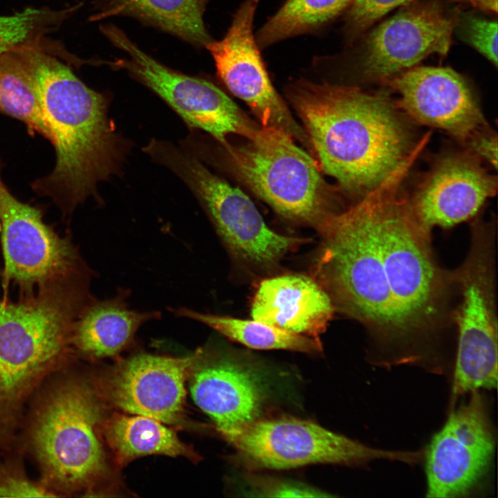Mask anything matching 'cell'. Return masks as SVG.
Here are the masks:
<instances>
[{
  "label": "cell",
  "mask_w": 498,
  "mask_h": 498,
  "mask_svg": "<svg viewBox=\"0 0 498 498\" xmlns=\"http://www.w3.org/2000/svg\"><path fill=\"white\" fill-rule=\"evenodd\" d=\"M289 97L320 169L360 198L385 181L419 141L386 92L300 80L290 88Z\"/></svg>",
  "instance_id": "6da1fadb"
},
{
  "label": "cell",
  "mask_w": 498,
  "mask_h": 498,
  "mask_svg": "<svg viewBox=\"0 0 498 498\" xmlns=\"http://www.w3.org/2000/svg\"><path fill=\"white\" fill-rule=\"evenodd\" d=\"M12 53L30 79L56 155L53 169L32 188L67 215L95 194L98 183L118 171L122 140L109 120L105 98L68 66L37 45Z\"/></svg>",
  "instance_id": "7a4b0ae2"
},
{
  "label": "cell",
  "mask_w": 498,
  "mask_h": 498,
  "mask_svg": "<svg viewBox=\"0 0 498 498\" xmlns=\"http://www.w3.org/2000/svg\"><path fill=\"white\" fill-rule=\"evenodd\" d=\"M409 165H399L374 190L378 250L394 311L405 343L427 338L450 318L452 272L434 259L431 232L417 220L400 194Z\"/></svg>",
  "instance_id": "3957f363"
},
{
  "label": "cell",
  "mask_w": 498,
  "mask_h": 498,
  "mask_svg": "<svg viewBox=\"0 0 498 498\" xmlns=\"http://www.w3.org/2000/svg\"><path fill=\"white\" fill-rule=\"evenodd\" d=\"M317 275L334 307L360 322L382 346L405 345L378 250L374 190L328 215Z\"/></svg>",
  "instance_id": "277c9868"
},
{
  "label": "cell",
  "mask_w": 498,
  "mask_h": 498,
  "mask_svg": "<svg viewBox=\"0 0 498 498\" xmlns=\"http://www.w3.org/2000/svg\"><path fill=\"white\" fill-rule=\"evenodd\" d=\"M88 280L0 299V417H6L72 345L74 322L93 298Z\"/></svg>",
  "instance_id": "5b68a950"
},
{
  "label": "cell",
  "mask_w": 498,
  "mask_h": 498,
  "mask_svg": "<svg viewBox=\"0 0 498 498\" xmlns=\"http://www.w3.org/2000/svg\"><path fill=\"white\" fill-rule=\"evenodd\" d=\"M243 145L227 147L235 170L274 210L316 227L335 212L332 189L316 161L282 129L257 127Z\"/></svg>",
  "instance_id": "8992f818"
},
{
  "label": "cell",
  "mask_w": 498,
  "mask_h": 498,
  "mask_svg": "<svg viewBox=\"0 0 498 498\" xmlns=\"http://www.w3.org/2000/svg\"><path fill=\"white\" fill-rule=\"evenodd\" d=\"M495 230L492 222L477 221L462 264L452 272L459 304L452 320L458 342L454 395L497 387V317L495 292Z\"/></svg>",
  "instance_id": "52a82bcc"
},
{
  "label": "cell",
  "mask_w": 498,
  "mask_h": 498,
  "mask_svg": "<svg viewBox=\"0 0 498 498\" xmlns=\"http://www.w3.org/2000/svg\"><path fill=\"white\" fill-rule=\"evenodd\" d=\"M102 410L93 389L70 380L55 389L39 410L31 432L37 457L61 488L89 486L106 472L98 430Z\"/></svg>",
  "instance_id": "ba28073f"
},
{
  "label": "cell",
  "mask_w": 498,
  "mask_h": 498,
  "mask_svg": "<svg viewBox=\"0 0 498 498\" xmlns=\"http://www.w3.org/2000/svg\"><path fill=\"white\" fill-rule=\"evenodd\" d=\"M251 468L286 469L310 464L360 465L385 459L413 463L418 452L367 446L308 420L259 418L222 436Z\"/></svg>",
  "instance_id": "9c48e42d"
},
{
  "label": "cell",
  "mask_w": 498,
  "mask_h": 498,
  "mask_svg": "<svg viewBox=\"0 0 498 498\" xmlns=\"http://www.w3.org/2000/svg\"><path fill=\"white\" fill-rule=\"evenodd\" d=\"M146 151L188 185L223 241L237 257L254 264L269 266L304 241L272 230L246 194L210 172L191 155L156 140Z\"/></svg>",
  "instance_id": "30bf717a"
},
{
  "label": "cell",
  "mask_w": 498,
  "mask_h": 498,
  "mask_svg": "<svg viewBox=\"0 0 498 498\" xmlns=\"http://www.w3.org/2000/svg\"><path fill=\"white\" fill-rule=\"evenodd\" d=\"M0 238L4 281L23 294L90 277L73 243L44 222L39 210L15 198L1 178Z\"/></svg>",
  "instance_id": "8fae6325"
},
{
  "label": "cell",
  "mask_w": 498,
  "mask_h": 498,
  "mask_svg": "<svg viewBox=\"0 0 498 498\" xmlns=\"http://www.w3.org/2000/svg\"><path fill=\"white\" fill-rule=\"evenodd\" d=\"M106 37L128 55L116 66L127 69L161 97L191 127L201 129L228 147L226 137L247 138L257 127L212 83L170 69L146 54L118 28L102 27Z\"/></svg>",
  "instance_id": "7c38bea8"
},
{
  "label": "cell",
  "mask_w": 498,
  "mask_h": 498,
  "mask_svg": "<svg viewBox=\"0 0 498 498\" xmlns=\"http://www.w3.org/2000/svg\"><path fill=\"white\" fill-rule=\"evenodd\" d=\"M260 0H245L225 35L205 48L215 63L219 78L235 96L244 101L261 126L283 130L312 151L305 130L295 120L274 88L253 33Z\"/></svg>",
  "instance_id": "4fadbf2b"
},
{
  "label": "cell",
  "mask_w": 498,
  "mask_h": 498,
  "mask_svg": "<svg viewBox=\"0 0 498 498\" xmlns=\"http://www.w3.org/2000/svg\"><path fill=\"white\" fill-rule=\"evenodd\" d=\"M454 409L431 439L425 452L427 497H463L486 474L495 441L478 391Z\"/></svg>",
  "instance_id": "5bb4252c"
},
{
  "label": "cell",
  "mask_w": 498,
  "mask_h": 498,
  "mask_svg": "<svg viewBox=\"0 0 498 498\" xmlns=\"http://www.w3.org/2000/svg\"><path fill=\"white\" fill-rule=\"evenodd\" d=\"M455 24L436 1L406 6L367 35L357 68L366 80L389 81L430 55H445Z\"/></svg>",
  "instance_id": "9a60e30c"
},
{
  "label": "cell",
  "mask_w": 498,
  "mask_h": 498,
  "mask_svg": "<svg viewBox=\"0 0 498 498\" xmlns=\"http://www.w3.org/2000/svg\"><path fill=\"white\" fill-rule=\"evenodd\" d=\"M389 82L399 94L397 106L405 114L445 131L465 147L489 130L468 83L450 68L414 66Z\"/></svg>",
  "instance_id": "2e32d148"
},
{
  "label": "cell",
  "mask_w": 498,
  "mask_h": 498,
  "mask_svg": "<svg viewBox=\"0 0 498 498\" xmlns=\"http://www.w3.org/2000/svg\"><path fill=\"white\" fill-rule=\"evenodd\" d=\"M497 178L466 149L437 156L409 199L421 225L450 228L475 216L497 192Z\"/></svg>",
  "instance_id": "e0dca14e"
},
{
  "label": "cell",
  "mask_w": 498,
  "mask_h": 498,
  "mask_svg": "<svg viewBox=\"0 0 498 498\" xmlns=\"http://www.w3.org/2000/svg\"><path fill=\"white\" fill-rule=\"evenodd\" d=\"M196 356L197 350L185 357L134 355L107 374L106 396L124 412L177 424L183 418L185 381Z\"/></svg>",
  "instance_id": "ac0fdd59"
},
{
  "label": "cell",
  "mask_w": 498,
  "mask_h": 498,
  "mask_svg": "<svg viewBox=\"0 0 498 498\" xmlns=\"http://www.w3.org/2000/svg\"><path fill=\"white\" fill-rule=\"evenodd\" d=\"M256 371L228 352L197 349L190 373L191 395L221 436L260 418L266 394Z\"/></svg>",
  "instance_id": "d6986e66"
},
{
  "label": "cell",
  "mask_w": 498,
  "mask_h": 498,
  "mask_svg": "<svg viewBox=\"0 0 498 498\" xmlns=\"http://www.w3.org/2000/svg\"><path fill=\"white\" fill-rule=\"evenodd\" d=\"M335 310L327 292L300 275L264 280L255 295L252 319L287 331L318 338Z\"/></svg>",
  "instance_id": "ffe728a7"
},
{
  "label": "cell",
  "mask_w": 498,
  "mask_h": 498,
  "mask_svg": "<svg viewBox=\"0 0 498 498\" xmlns=\"http://www.w3.org/2000/svg\"><path fill=\"white\" fill-rule=\"evenodd\" d=\"M127 296L122 290L111 298L93 299L74 322L72 346L91 358L113 357L132 342L140 326L160 317L156 311L131 308Z\"/></svg>",
  "instance_id": "44dd1931"
},
{
  "label": "cell",
  "mask_w": 498,
  "mask_h": 498,
  "mask_svg": "<svg viewBox=\"0 0 498 498\" xmlns=\"http://www.w3.org/2000/svg\"><path fill=\"white\" fill-rule=\"evenodd\" d=\"M103 432L120 465L151 454L196 459L194 451L174 431L151 417L116 414L105 422Z\"/></svg>",
  "instance_id": "7402d4cb"
},
{
  "label": "cell",
  "mask_w": 498,
  "mask_h": 498,
  "mask_svg": "<svg viewBox=\"0 0 498 498\" xmlns=\"http://www.w3.org/2000/svg\"><path fill=\"white\" fill-rule=\"evenodd\" d=\"M209 0H113L98 19L131 15L147 21L187 42L205 46L213 39L203 19Z\"/></svg>",
  "instance_id": "603a6c76"
},
{
  "label": "cell",
  "mask_w": 498,
  "mask_h": 498,
  "mask_svg": "<svg viewBox=\"0 0 498 498\" xmlns=\"http://www.w3.org/2000/svg\"><path fill=\"white\" fill-rule=\"evenodd\" d=\"M178 316L201 322L227 338L256 349H286L308 353L322 351L318 338L297 334L263 322L241 320L204 313L181 307L173 309Z\"/></svg>",
  "instance_id": "cb8c5ba5"
},
{
  "label": "cell",
  "mask_w": 498,
  "mask_h": 498,
  "mask_svg": "<svg viewBox=\"0 0 498 498\" xmlns=\"http://www.w3.org/2000/svg\"><path fill=\"white\" fill-rule=\"evenodd\" d=\"M353 0H286L255 35L261 50L314 33L347 10Z\"/></svg>",
  "instance_id": "d4e9b609"
},
{
  "label": "cell",
  "mask_w": 498,
  "mask_h": 498,
  "mask_svg": "<svg viewBox=\"0 0 498 498\" xmlns=\"http://www.w3.org/2000/svg\"><path fill=\"white\" fill-rule=\"evenodd\" d=\"M0 112L18 119L50 141L30 79L12 51L0 55Z\"/></svg>",
  "instance_id": "484cf974"
},
{
  "label": "cell",
  "mask_w": 498,
  "mask_h": 498,
  "mask_svg": "<svg viewBox=\"0 0 498 498\" xmlns=\"http://www.w3.org/2000/svg\"><path fill=\"white\" fill-rule=\"evenodd\" d=\"M454 28L461 39L495 66H497V22L473 14H465Z\"/></svg>",
  "instance_id": "4316f807"
},
{
  "label": "cell",
  "mask_w": 498,
  "mask_h": 498,
  "mask_svg": "<svg viewBox=\"0 0 498 498\" xmlns=\"http://www.w3.org/2000/svg\"><path fill=\"white\" fill-rule=\"evenodd\" d=\"M416 0H353L347 10L344 35L352 42L392 10Z\"/></svg>",
  "instance_id": "83f0119b"
},
{
  "label": "cell",
  "mask_w": 498,
  "mask_h": 498,
  "mask_svg": "<svg viewBox=\"0 0 498 498\" xmlns=\"http://www.w3.org/2000/svg\"><path fill=\"white\" fill-rule=\"evenodd\" d=\"M255 492L266 497H314L331 496L305 484L274 479L272 478L253 479L251 480Z\"/></svg>",
  "instance_id": "f1b7e54d"
},
{
  "label": "cell",
  "mask_w": 498,
  "mask_h": 498,
  "mask_svg": "<svg viewBox=\"0 0 498 498\" xmlns=\"http://www.w3.org/2000/svg\"><path fill=\"white\" fill-rule=\"evenodd\" d=\"M43 487L14 474L0 470V497H54Z\"/></svg>",
  "instance_id": "f546056e"
},
{
  "label": "cell",
  "mask_w": 498,
  "mask_h": 498,
  "mask_svg": "<svg viewBox=\"0 0 498 498\" xmlns=\"http://www.w3.org/2000/svg\"><path fill=\"white\" fill-rule=\"evenodd\" d=\"M482 160H485L493 167L497 165V134L490 129L477 136L466 147Z\"/></svg>",
  "instance_id": "4dcf8cb0"
},
{
  "label": "cell",
  "mask_w": 498,
  "mask_h": 498,
  "mask_svg": "<svg viewBox=\"0 0 498 498\" xmlns=\"http://www.w3.org/2000/svg\"><path fill=\"white\" fill-rule=\"evenodd\" d=\"M474 6L492 12L497 11V0H468Z\"/></svg>",
  "instance_id": "1f68e13d"
}]
</instances>
